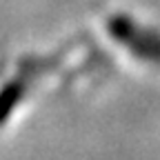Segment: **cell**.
Returning a JSON list of instances; mask_svg holds the SVG:
<instances>
[{
	"label": "cell",
	"mask_w": 160,
	"mask_h": 160,
	"mask_svg": "<svg viewBox=\"0 0 160 160\" xmlns=\"http://www.w3.org/2000/svg\"><path fill=\"white\" fill-rule=\"evenodd\" d=\"M109 29H111L116 40L127 42L138 56L160 62V38L147 36V33H138V29L129 22L127 18H122V16H116L109 22Z\"/></svg>",
	"instance_id": "cell-1"
},
{
	"label": "cell",
	"mask_w": 160,
	"mask_h": 160,
	"mask_svg": "<svg viewBox=\"0 0 160 160\" xmlns=\"http://www.w3.org/2000/svg\"><path fill=\"white\" fill-rule=\"evenodd\" d=\"M20 96H22V85L20 82H11L9 87H5L2 91H0V122L9 116V111L20 100Z\"/></svg>",
	"instance_id": "cell-2"
}]
</instances>
